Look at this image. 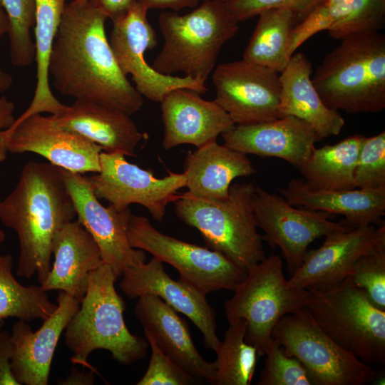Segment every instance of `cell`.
<instances>
[{
    "label": "cell",
    "mask_w": 385,
    "mask_h": 385,
    "mask_svg": "<svg viewBox=\"0 0 385 385\" xmlns=\"http://www.w3.org/2000/svg\"><path fill=\"white\" fill-rule=\"evenodd\" d=\"M107 19L89 1L66 5L50 58L49 78L63 96L130 116L140 110L143 99L118 66L106 34Z\"/></svg>",
    "instance_id": "6da1fadb"
},
{
    "label": "cell",
    "mask_w": 385,
    "mask_h": 385,
    "mask_svg": "<svg viewBox=\"0 0 385 385\" xmlns=\"http://www.w3.org/2000/svg\"><path fill=\"white\" fill-rule=\"evenodd\" d=\"M76 216L61 169L50 163H26L15 188L0 201V220L19 240V277L36 275L40 284L46 280L53 237Z\"/></svg>",
    "instance_id": "7a4b0ae2"
},
{
    "label": "cell",
    "mask_w": 385,
    "mask_h": 385,
    "mask_svg": "<svg viewBox=\"0 0 385 385\" xmlns=\"http://www.w3.org/2000/svg\"><path fill=\"white\" fill-rule=\"evenodd\" d=\"M327 54L312 78L324 104L347 113L385 108V36L379 31L352 34Z\"/></svg>",
    "instance_id": "3957f363"
},
{
    "label": "cell",
    "mask_w": 385,
    "mask_h": 385,
    "mask_svg": "<svg viewBox=\"0 0 385 385\" xmlns=\"http://www.w3.org/2000/svg\"><path fill=\"white\" fill-rule=\"evenodd\" d=\"M117 279L107 264L93 270L81 305L65 329L66 344L73 354L72 364L97 374L88 361L92 351L107 350L120 364L130 365L142 360L149 347L146 339L130 333L125 325V303L115 287Z\"/></svg>",
    "instance_id": "277c9868"
},
{
    "label": "cell",
    "mask_w": 385,
    "mask_h": 385,
    "mask_svg": "<svg viewBox=\"0 0 385 385\" xmlns=\"http://www.w3.org/2000/svg\"><path fill=\"white\" fill-rule=\"evenodd\" d=\"M238 24L218 0H205L184 15L162 12L158 24L163 46L152 67L163 74L181 72L205 83L222 47L237 33Z\"/></svg>",
    "instance_id": "5b68a950"
},
{
    "label": "cell",
    "mask_w": 385,
    "mask_h": 385,
    "mask_svg": "<svg viewBox=\"0 0 385 385\" xmlns=\"http://www.w3.org/2000/svg\"><path fill=\"white\" fill-rule=\"evenodd\" d=\"M255 189L252 183H235L222 200L200 198L186 192L174 202L176 215L200 232L206 247L247 272L266 257L255 217Z\"/></svg>",
    "instance_id": "8992f818"
},
{
    "label": "cell",
    "mask_w": 385,
    "mask_h": 385,
    "mask_svg": "<svg viewBox=\"0 0 385 385\" xmlns=\"http://www.w3.org/2000/svg\"><path fill=\"white\" fill-rule=\"evenodd\" d=\"M309 291L304 309L330 338L369 365L385 364V310L349 277L329 288Z\"/></svg>",
    "instance_id": "52a82bcc"
},
{
    "label": "cell",
    "mask_w": 385,
    "mask_h": 385,
    "mask_svg": "<svg viewBox=\"0 0 385 385\" xmlns=\"http://www.w3.org/2000/svg\"><path fill=\"white\" fill-rule=\"evenodd\" d=\"M225 303L227 319L247 323L245 340L264 356L273 329L284 316L305 308L309 291L289 286L279 256L271 255L252 266Z\"/></svg>",
    "instance_id": "ba28073f"
},
{
    "label": "cell",
    "mask_w": 385,
    "mask_h": 385,
    "mask_svg": "<svg viewBox=\"0 0 385 385\" xmlns=\"http://www.w3.org/2000/svg\"><path fill=\"white\" fill-rule=\"evenodd\" d=\"M272 337L302 363L314 385H366L376 378L371 365L336 343L305 309L282 317Z\"/></svg>",
    "instance_id": "9c48e42d"
},
{
    "label": "cell",
    "mask_w": 385,
    "mask_h": 385,
    "mask_svg": "<svg viewBox=\"0 0 385 385\" xmlns=\"http://www.w3.org/2000/svg\"><path fill=\"white\" fill-rule=\"evenodd\" d=\"M127 237L133 248L170 265L180 278L206 295L220 289L235 291L247 274L222 253L167 235L142 215H130Z\"/></svg>",
    "instance_id": "30bf717a"
},
{
    "label": "cell",
    "mask_w": 385,
    "mask_h": 385,
    "mask_svg": "<svg viewBox=\"0 0 385 385\" xmlns=\"http://www.w3.org/2000/svg\"><path fill=\"white\" fill-rule=\"evenodd\" d=\"M85 178L98 199L118 210L141 205L158 222L163 221L167 205L178 199V191L186 185L183 173L168 172L158 178L152 170L127 161L123 154L105 151L100 154L99 172Z\"/></svg>",
    "instance_id": "8fae6325"
},
{
    "label": "cell",
    "mask_w": 385,
    "mask_h": 385,
    "mask_svg": "<svg viewBox=\"0 0 385 385\" xmlns=\"http://www.w3.org/2000/svg\"><path fill=\"white\" fill-rule=\"evenodd\" d=\"M147 13L148 10L137 2L126 14L112 21L108 41L122 72L126 76H131L142 96L155 102H160L167 93L177 88L205 93L208 90L205 83L187 76L160 73L147 63L145 52L158 43Z\"/></svg>",
    "instance_id": "7c38bea8"
},
{
    "label": "cell",
    "mask_w": 385,
    "mask_h": 385,
    "mask_svg": "<svg viewBox=\"0 0 385 385\" xmlns=\"http://www.w3.org/2000/svg\"><path fill=\"white\" fill-rule=\"evenodd\" d=\"M254 212L262 240L279 247L292 275L301 265L309 245L315 240L349 227L330 220L329 214L297 208L285 199L255 185Z\"/></svg>",
    "instance_id": "4fadbf2b"
},
{
    "label": "cell",
    "mask_w": 385,
    "mask_h": 385,
    "mask_svg": "<svg viewBox=\"0 0 385 385\" xmlns=\"http://www.w3.org/2000/svg\"><path fill=\"white\" fill-rule=\"evenodd\" d=\"M215 101L235 125L279 118V73L244 59L215 66Z\"/></svg>",
    "instance_id": "5bb4252c"
},
{
    "label": "cell",
    "mask_w": 385,
    "mask_h": 385,
    "mask_svg": "<svg viewBox=\"0 0 385 385\" xmlns=\"http://www.w3.org/2000/svg\"><path fill=\"white\" fill-rule=\"evenodd\" d=\"M7 151L34 153L66 170L83 174L100 170L103 149L81 135L56 125L48 116L35 113L18 118L3 131Z\"/></svg>",
    "instance_id": "9a60e30c"
},
{
    "label": "cell",
    "mask_w": 385,
    "mask_h": 385,
    "mask_svg": "<svg viewBox=\"0 0 385 385\" xmlns=\"http://www.w3.org/2000/svg\"><path fill=\"white\" fill-rule=\"evenodd\" d=\"M61 169L78 220L94 239L103 262L112 268L117 278L128 267L145 262L144 251L135 250L128 240L127 228L131 215L129 207L123 210L111 204L104 207L84 176Z\"/></svg>",
    "instance_id": "2e32d148"
},
{
    "label": "cell",
    "mask_w": 385,
    "mask_h": 385,
    "mask_svg": "<svg viewBox=\"0 0 385 385\" xmlns=\"http://www.w3.org/2000/svg\"><path fill=\"white\" fill-rule=\"evenodd\" d=\"M324 237L319 247L306 252L300 267L287 279L290 287L323 289L341 282L360 257L385 245V226L350 227Z\"/></svg>",
    "instance_id": "e0dca14e"
},
{
    "label": "cell",
    "mask_w": 385,
    "mask_h": 385,
    "mask_svg": "<svg viewBox=\"0 0 385 385\" xmlns=\"http://www.w3.org/2000/svg\"><path fill=\"white\" fill-rule=\"evenodd\" d=\"M119 286L130 299L153 294L177 312L185 315L200 331L205 345L216 351L220 340L217 334L216 314L206 294L180 278L175 280L165 271L163 262L155 257L125 269Z\"/></svg>",
    "instance_id": "ac0fdd59"
},
{
    "label": "cell",
    "mask_w": 385,
    "mask_h": 385,
    "mask_svg": "<svg viewBox=\"0 0 385 385\" xmlns=\"http://www.w3.org/2000/svg\"><path fill=\"white\" fill-rule=\"evenodd\" d=\"M80 302L59 291L57 307L34 332L26 321L14 322L11 327L13 344L11 369L21 385H47L54 352L63 331L77 312Z\"/></svg>",
    "instance_id": "d6986e66"
},
{
    "label": "cell",
    "mask_w": 385,
    "mask_h": 385,
    "mask_svg": "<svg viewBox=\"0 0 385 385\" xmlns=\"http://www.w3.org/2000/svg\"><path fill=\"white\" fill-rule=\"evenodd\" d=\"M224 145L245 155L282 159L298 169L321 140L306 122L291 115L235 125L221 135Z\"/></svg>",
    "instance_id": "ffe728a7"
},
{
    "label": "cell",
    "mask_w": 385,
    "mask_h": 385,
    "mask_svg": "<svg viewBox=\"0 0 385 385\" xmlns=\"http://www.w3.org/2000/svg\"><path fill=\"white\" fill-rule=\"evenodd\" d=\"M160 103L165 150L182 144L200 148L215 141L235 125L215 100H205L189 89H174Z\"/></svg>",
    "instance_id": "44dd1931"
},
{
    "label": "cell",
    "mask_w": 385,
    "mask_h": 385,
    "mask_svg": "<svg viewBox=\"0 0 385 385\" xmlns=\"http://www.w3.org/2000/svg\"><path fill=\"white\" fill-rule=\"evenodd\" d=\"M135 316L144 334L149 335L159 349L197 379L215 384L216 366L207 361L197 351L187 323L160 297L144 294L138 298Z\"/></svg>",
    "instance_id": "7402d4cb"
},
{
    "label": "cell",
    "mask_w": 385,
    "mask_h": 385,
    "mask_svg": "<svg viewBox=\"0 0 385 385\" xmlns=\"http://www.w3.org/2000/svg\"><path fill=\"white\" fill-rule=\"evenodd\" d=\"M48 117L58 126L81 135L108 153L135 156L138 145L148 138L130 115L90 101L76 100Z\"/></svg>",
    "instance_id": "603a6c76"
},
{
    "label": "cell",
    "mask_w": 385,
    "mask_h": 385,
    "mask_svg": "<svg viewBox=\"0 0 385 385\" xmlns=\"http://www.w3.org/2000/svg\"><path fill=\"white\" fill-rule=\"evenodd\" d=\"M52 255L53 267L41 287L64 292L81 303L91 273L104 263L97 243L78 220H71L54 235Z\"/></svg>",
    "instance_id": "cb8c5ba5"
},
{
    "label": "cell",
    "mask_w": 385,
    "mask_h": 385,
    "mask_svg": "<svg viewBox=\"0 0 385 385\" xmlns=\"http://www.w3.org/2000/svg\"><path fill=\"white\" fill-rule=\"evenodd\" d=\"M312 65L301 52L294 53L279 73V117L291 115L308 123L320 140L340 133L344 120L327 107L312 81Z\"/></svg>",
    "instance_id": "d4e9b609"
},
{
    "label": "cell",
    "mask_w": 385,
    "mask_h": 385,
    "mask_svg": "<svg viewBox=\"0 0 385 385\" xmlns=\"http://www.w3.org/2000/svg\"><path fill=\"white\" fill-rule=\"evenodd\" d=\"M385 24V0H322L292 34L289 53L297 49L312 36L328 31L342 40L352 34L379 31Z\"/></svg>",
    "instance_id": "484cf974"
},
{
    "label": "cell",
    "mask_w": 385,
    "mask_h": 385,
    "mask_svg": "<svg viewBox=\"0 0 385 385\" xmlns=\"http://www.w3.org/2000/svg\"><path fill=\"white\" fill-rule=\"evenodd\" d=\"M277 191L292 205L343 215V223L351 227L384 225L385 188L314 190L302 180L292 179Z\"/></svg>",
    "instance_id": "4316f807"
},
{
    "label": "cell",
    "mask_w": 385,
    "mask_h": 385,
    "mask_svg": "<svg viewBox=\"0 0 385 385\" xmlns=\"http://www.w3.org/2000/svg\"><path fill=\"white\" fill-rule=\"evenodd\" d=\"M255 173L245 154L215 140L188 152L183 173L188 192L197 197L217 200L228 196L231 183L235 178Z\"/></svg>",
    "instance_id": "83f0119b"
},
{
    "label": "cell",
    "mask_w": 385,
    "mask_h": 385,
    "mask_svg": "<svg viewBox=\"0 0 385 385\" xmlns=\"http://www.w3.org/2000/svg\"><path fill=\"white\" fill-rule=\"evenodd\" d=\"M66 0H36L34 47L36 63V84L33 99L19 116L26 118L35 113L54 114L61 111V103L51 91L48 67L57 30Z\"/></svg>",
    "instance_id": "f1b7e54d"
},
{
    "label": "cell",
    "mask_w": 385,
    "mask_h": 385,
    "mask_svg": "<svg viewBox=\"0 0 385 385\" xmlns=\"http://www.w3.org/2000/svg\"><path fill=\"white\" fill-rule=\"evenodd\" d=\"M364 137L352 135L336 144L314 148L299 168L306 185L314 190L356 188L354 171Z\"/></svg>",
    "instance_id": "f546056e"
},
{
    "label": "cell",
    "mask_w": 385,
    "mask_h": 385,
    "mask_svg": "<svg viewBox=\"0 0 385 385\" xmlns=\"http://www.w3.org/2000/svg\"><path fill=\"white\" fill-rule=\"evenodd\" d=\"M258 16L242 59L279 73L291 58V37L299 20L292 11L281 8L265 10Z\"/></svg>",
    "instance_id": "4dcf8cb0"
},
{
    "label": "cell",
    "mask_w": 385,
    "mask_h": 385,
    "mask_svg": "<svg viewBox=\"0 0 385 385\" xmlns=\"http://www.w3.org/2000/svg\"><path fill=\"white\" fill-rule=\"evenodd\" d=\"M13 257L0 255V319L44 320L57 307L41 285L24 286L12 273Z\"/></svg>",
    "instance_id": "1f68e13d"
},
{
    "label": "cell",
    "mask_w": 385,
    "mask_h": 385,
    "mask_svg": "<svg viewBox=\"0 0 385 385\" xmlns=\"http://www.w3.org/2000/svg\"><path fill=\"white\" fill-rule=\"evenodd\" d=\"M247 323H230L215 351V385H250L260 356L257 349L245 340Z\"/></svg>",
    "instance_id": "d6a6232c"
},
{
    "label": "cell",
    "mask_w": 385,
    "mask_h": 385,
    "mask_svg": "<svg viewBox=\"0 0 385 385\" xmlns=\"http://www.w3.org/2000/svg\"><path fill=\"white\" fill-rule=\"evenodd\" d=\"M9 21L10 58L16 67L29 66L35 57L31 30L35 24L36 0H0Z\"/></svg>",
    "instance_id": "836d02e7"
},
{
    "label": "cell",
    "mask_w": 385,
    "mask_h": 385,
    "mask_svg": "<svg viewBox=\"0 0 385 385\" xmlns=\"http://www.w3.org/2000/svg\"><path fill=\"white\" fill-rule=\"evenodd\" d=\"M264 356L265 365L257 385H314L302 363L287 355L273 337L269 340Z\"/></svg>",
    "instance_id": "e575fe53"
},
{
    "label": "cell",
    "mask_w": 385,
    "mask_h": 385,
    "mask_svg": "<svg viewBox=\"0 0 385 385\" xmlns=\"http://www.w3.org/2000/svg\"><path fill=\"white\" fill-rule=\"evenodd\" d=\"M349 277L376 307L385 310V245L360 257Z\"/></svg>",
    "instance_id": "d590c367"
},
{
    "label": "cell",
    "mask_w": 385,
    "mask_h": 385,
    "mask_svg": "<svg viewBox=\"0 0 385 385\" xmlns=\"http://www.w3.org/2000/svg\"><path fill=\"white\" fill-rule=\"evenodd\" d=\"M356 188H385V132L364 137L354 171Z\"/></svg>",
    "instance_id": "8d00e7d4"
},
{
    "label": "cell",
    "mask_w": 385,
    "mask_h": 385,
    "mask_svg": "<svg viewBox=\"0 0 385 385\" xmlns=\"http://www.w3.org/2000/svg\"><path fill=\"white\" fill-rule=\"evenodd\" d=\"M145 337L151 349V356L148 367L137 385H188L197 381L165 355L149 335L145 334Z\"/></svg>",
    "instance_id": "74e56055"
},
{
    "label": "cell",
    "mask_w": 385,
    "mask_h": 385,
    "mask_svg": "<svg viewBox=\"0 0 385 385\" xmlns=\"http://www.w3.org/2000/svg\"><path fill=\"white\" fill-rule=\"evenodd\" d=\"M322 0H231L225 4L239 23L258 16L270 9H286L292 11L299 23L307 17Z\"/></svg>",
    "instance_id": "f35d334b"
},
{
    "label": "cell",
    "mask_w": 385,
    "mask_h": 385,
    "mask_svg": "<svg viewBox=\"0 0 385 385\" xmlns=\"http://www.w3.org/2000/svg\"><path fill=\"white\" fill-rule=\"evenodd\" d=\"M12 353L11 334L2 329L0 331V385H20L12 372Z\"/></svg>",
    "instance_id": "ab89813d"
},
{
    "label": "cell",
    "mask_w": 385,
    "mask_h": 385,
    "mask_svg": "<svg viewBox=\"0 0 385 385\" xmlns=\"http://www.w3.org/2000/svg\"><path fill=\"white\" fill-rule=\"evenodd\" d=\"M93 6L113 21L128 12L138 0H88Z\"/></svg>",
    "instance_id": "60d3db41"
},
{
    "label": "cell",
    "mask_w": 385,
    "mask_h": 385,
    "mask_svg": "<svg viewBox=\"0 0 385 385\" xmlns=\"http://www.w3.org/2000/svg\"><path fill=\"white\" fill-rule=\"evenodd\" d=\"M14 103L5 96L0 97V163L6 158L7 150L4 145L3 131L15 121Z\"/></svg>",
    "instance_id": "b9f144b4"
},
{
    "label": "cell",
    "mask_w": 385,
    "mask_h": 385,
    "mask_svg": "<svg viewBox=\"0 0 385 385\" xmlns=\"http://www.w3.org/2000/svg\"><path fill=\"white\" fill-rule=\"evenodd\" d=\"M200 0H138L148 11L149 9H172L180 11L184 8H196Z\"/></svg>",
    "instance_id": "7bdbcfd3"
},
{
    "label": "cell",
    "mask_w": 385,
    "mask_h": 385,
    "mask_svg": "<svg viewBox=\"0 0 385 385\" xmlns=\"http://www.w3.org/2000/svg\"><path fill=\"white\" fill-rule=\"evenodd\" d=\"M96 372L89 370V371H79L73 370L66 379L61 381L59 384L65 385H91L93 384L95 381Z\"/></svg>",
    "instance_id": "ee69618b"
},
{
    "label": "cell",
    "mask_w": 385,
    "mask_h": 385,
    "mask_svg": "<svg viewBox=\"0 0 385 385\" xmlns=\"http://www.w3.org/2000/svg\"><path fill=\"white\" fill-rule=\"evenodd\" d=\"M13 83L12 76L0 68V93L8 90Z\"/></svg>",
    "instance_id": "f6af8a7d"
},
{
    "label": "cell",
    "mask_w": 385,
    "mask_h": 385,
    "mask_svg": "<svg viewBox=\"0 0 385 385\" xmlns=\"http://www.w3.org/2000/svg\"><path fill=\"white\" fill-rule=\"evenodd\" d=\"M8 31H9L8 18L2 6L0 4V37L7 34Z\"/></svg>",
    "instance_id": "bcb514c9"
},
{
    "label": "cell",
    "mask_w": 385,
    "mask_h": 385,
    "mask_svg": "<svg viewBox=\"0 0 385 385\" xmlns=\"http://www.w3.org/2000/svg\"><path fill=\"white\" fill-rule=\"evenodd\" d=\"M4 240H5V233L4 232L3 230L0 229V245L2 244Z\"/></svg>",
    "instance_id": "7dc6e473"
},
{
    "label": "cell",
    "mask_w": 385,
    "mask_h": 385,
    "mask_svg": "<svg viewBox=\"0 0 385 385\" xmlns=\"http://www.w3.org/2000/svg\"><path fill=\"white\" fill-rule=\"evenodd\" d=\"M88 0H73V1L78 4H86Z\"/></svg>",
    "instance_id": "c3c4849f"
},
{
    "label": "cell",
    "mask_w": 385,
    "mask_h": 385,
    "mask_svg": "<svg viewBox=\"0 0 385 385\" xmlns=\"http://www.w3.org/2000/svg\"><path fill=\"white\" fill-rule=\"evenodd\" d=\"M4 327V320L0 319V331L3 329Z\"/></svg>",
    "instance_id": "681fc988"
},
{
    "label": "cell",
    "mask_w": 385,
    "mask_h": 385,
    "mask_svg": "<svg viewBox=\"0 0 385 385\" xmlns=\"http://www.w3.org/2000/svg\"><path fill=\"white\" fill-rule=\"evenodd\" d=\"M218 1H222V2L226 3V2H228V1H231V0H218Z\"/></svg>",
    "instance_id": "f907efd6"
}]
</instances>
